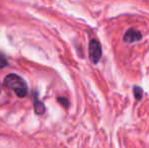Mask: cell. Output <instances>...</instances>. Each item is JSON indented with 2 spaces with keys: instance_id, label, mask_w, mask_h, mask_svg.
Wrapping results in <instances>:
<instances>
[{
  "instance_id": "obj_4",
  "label": "cell",
  "mask_w": 149,
  "mask_h": 148,
  "mask_svg": "<svg viewBox=\"0 0 149 148\" xmlns=\"http://www.w3.org/2000/svg\"><path fill=\"white\" fill-rule=\"evenodd\" d=\"M35 109H36V112H37L38 114H43V113L45 112V106H44L43 104L41 103V101H36Z\"/></svg>"
},
{
  "instance_id": "obj_1",
  "label": "cell",
  "mask_w": 149,
  "mask_h": 148,
  "mask_svg": "<svg viewBox=\"0 0 149 148\" xmlns=\"http://www.w3.org/2000/svg\"><path fill=\"white\" fill-rule=\"evenodd\" d=\"M4 84L6 87L11 89L18 97H24L28 93V85L26 81L16 74H8L4 79Z\"/></svg>"
},
{
  "instance_id": "obj_7",
  "label": "cell",
  "mask_w": 149,
  "mask_h": 148,
  "mask_svg": "<svg viewBox=\"0 0 149 148\" xmlns=\"http://www.w3.org/2000/svg\"><path fill=\"white\" fill-rule=\"evenodd\" d=\"M58 101H59V103H60L61 105H62L64 108H68L69 101H68V99H67L66 97H59V99H58Z\"/></svg>"
},
{
  "instance_id": "obj_2",
  "label": "cell",
  "mask_w": 149,
  "mask_h": 148,
  "mask_svg": "<svg viewBox=\"0 0 149 148\" xmlns=\"http://www.w3.org/2000/svg\"><path fill=\"white\" fill-rule=\"evenodd\" d=\"M89 58L94 64H96L102 58V46L100 42L95 39H92L89 42Z\"/></svg>"
},
{
  "instance_id": "obj_6",
  "label": "cell",
  "mask_w": 149,
  "mask_h": 148,
  "mask_svg": "<svg viewBox=\"0 0 149 148\" xmlns=\"http://www.w3.org/2000/svg\"><path fill=\"white\" fill-rule=\"evenodd\" d=\"M7 64L8 63H7V59H6V57L1 53V52H0V69L4 68Z\"/></svg>"
},
{
  "instance_id": "obj_3",
  "label": "cell",
  "mask_w": 149,
  "mask_h": 148,
  "mask_svg": "<svg viewBox=\"0 0 149 148\" xmlns=\"http://www.w3.org/2000/svg\"><path fill=\"white\" fill-rule=\"evenodd\" d=\"M142 39V35L139 31L135 30V28H130L126 32L124 35V41L126 43H135Z\"/></svg>"
},
{
  "instance_id": "obj_5",
  "label": "cell",
  "mask_w": 149,
  "mask_h": 148,
  "mask_svg": "<svg viewBox=\"0 0 149 148\" xmlns=\"http://www.w3.org/2000/svg\"><path fill=\"white\" fill-rule=\"evenodd\" d=\"M134 95L137 99H141L143 97V90H142L141 87L139 86H135L134 87Z\"/></svg>"
}]
</instances>
